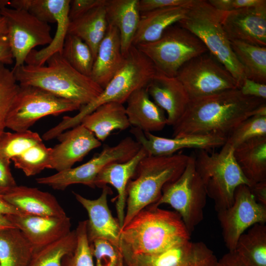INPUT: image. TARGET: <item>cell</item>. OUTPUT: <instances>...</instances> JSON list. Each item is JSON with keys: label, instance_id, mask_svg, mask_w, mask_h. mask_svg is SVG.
<instances>
[{"label": "cell", "instance_id": "obj_1", "mask_svg": "<svg viewBox=\"0 0 266 266\" xmlns=\"http://www.w3.org/2000/svg\"><path fill=\"white\" fill-rule=\"evenodd\" d=\"M266 106L265 100L244 96L238 88L191 100L172 127V136L212 133L227 138L243 121Z\"/></svg>", "mask_w": 266, "mask_h": 266}, {"label": "cell", "instance_id": "obj_2", "mask_svg": "<svg viewBox=\"0 0 266 266\" xmlns=\"http://www.w3.org/2000/svg\"><path fill=\"white\" fill-rule=\"evenodd\" d=\"M191 235L176 211L152 204L122 228L120 247L124 255H154L190 240Z\"/></svg>", "mask_w": 266, "mask_h": 266}, {"label": "cell", "instance_id": "obj_3", "mask_svg": "<svg viewBox=\"0 0 266 266\" xmlns=\"http://www.w3.org/2000/svg\"><path fill=\"white\" fill-rule=\"evenodd\" d=\"M47 65L24 64L12 69L20 86L38 87L81 106L94 100L103 89L90 76L78 72L57 53L46 61Z\"/></svg>", "mask_w": 266, "mask_h": 266}, {"label": "cell", "instance_id": "obj_4", "mask_svg": "<svg viewBox=\"0 0 266 266\" xmlns=\"http://www.w3.org/2000/svg\"><path fill=\"white\" fill-rule=\"evenodd\" d=\"M156 72L150 60L133 45L125 56L123 66L101 94L91 102L81 106L75 115L64 116L59 124L49 129V135L56 138L67 129L79 125L85 116L102 104L117 102L123 104L134 91L146 87Z\"/></svg>", "mask_w": 266, "mask_h": 266}, {"label": "cell", "instance_id": "obj_5", "mask_svg": "<svg viewBox=\"0 0 266 266\" xmlns=\"http://www.w3.org/2000/svg\"><path fill=\"white\" fill-rule=\"evenodd\" d=\"M189 159V156L181 153L168 156L147 155L140 161L135 177L129 181L127 187L123 227L141 210L158 201L164 186L180 176Z\"/></svg>", "mask_w": 266, "mask_h": 266}, {"label": "cell", "instance_id": "obj_6", "mask_svg": "<svg viewBox=\"0 0 266 266\" xmlns=\"http://www.w3.org/2000/svg\"><path fill=\"white\" fill-rule=\"evenodd\" d=\"M188 8L185 17L177 24L203 42L208 52L236 80L239 88L246 76L222 26L225 12L215 9L204 0H190Z\"/></svg>", "mask_w": 266, "mask_h": 266}, {"label": "cell", "instance_id": "obj_7", "mask_svg": "<svg viewBox=\"0 0 266 266\" xmlns=\"http://www.w3.org/2000/svg\"><path fill=\"white\" fill-rule=\"evenodd\" d=\"M233 150L225 143L219 152L196 149L193 153L196 169L217 212L233 204L234 192L238 186L251 185L236 163Z\"/></svg>", "mask_w": 266, "mask_h": 266}, {"label": "cell", "instance_id": "obj_8", "mask_svg": "<svg viewBox=\"0 0 266 266\" xmlns=\"http://www.w3.org/2000/svg\"><path fill=\"white\" fill-rule=\"evenodd\" d=\"M153 64L157 72L176 77L191 59L208 52L203 42L177 23L168 27L158 40L135 46Z\"/></svg>", "mask_w": 266, "mask_h": 266}, {"label": "cell", "instance_id": "obj_9", "mask_svg": "<svg viewBox=\"0 0 266 266\" xmlns=\"http://www.w3.org/2000/svg\"><path fill=\"white\" fill-rule=\"evenodd\" d=\"M207 195L204 185L197 172L194 157L189 156L186 166L175 181L166 184L156 206L167 204L181 217L191 233L203 219V210Z\"/></svg>", "mask_w": 266, "mask_h": 266}, {"label": "cell", "instance_id": "obj_10", "mask_svg": "<svg viewBox=\"0 0 266 266\" xmlns=\"http://www.w3.org/2000/svg\"><path fill=\"white\" fill-rule=\"evenodd\" d=\"M81 107L38 87L20 85L7 118L6 127L14 132L26 131L43 117L79 110Z\"/></svg>", "mask_w": 266, "mask_h": 266}, {"label": "cell", "instance_id": "obj_11", "mask_svg": "<svg viewBox=\"0 0 266 266\" xmlns=\"http://www.w3.org/2000/svg\"><path fill=\"white\" fill-rule=\"evenodd\" d=\"M141 148L135 139L127 136L114 146H105L100 153L80 166L58 171L50 176L37 178L35 180L39 184L58 190H64L76 184L95 188V180L103 167L112 163L129 160Z\"/></svg>", "mask_w": 266, "mask_h": 266}, {"label": "cell", "instance_id": "obj_12", "mask_svg": "<svg viewBox=\"0 0 266 266\" xmlns=\"http://www.w3.org/2000/svg\"><path fill=\"white\" fill-rule=\"evenodd\" d=\"M176 77L190 100L238 89L236 80L209 52L184 64Z\"/></svg>", "mask_w": 266, "mask_h": 266}, {"label": "cell", "instance_id": "obj_13", "mask_svg": "<svg viewBox=\"0 0 266 266\" xmlns=\"http://www.w3.org/2000/svg\"><path fill=\"white\" fill-rule=\"evenodd\" d=\"M0 15L6 21L7 36L15 62L13 68L24 65L34 47L51 42L53 37L48 23L27 11L5 7L0 9Z\"/></svg>", "mask_w": 266, "mask_h": 266}, {"label": "cell", "instance_id": "obj_14", "mask_svg": "<svg viewBox=\"0 0 266 266\" xmlns=\"http://www.w3.org/2000/svg\"><path fill=\"white\" fill-rule=\"evenodd\" d=\"M225 244L229 251L234 250L240 236L256 224L266 222V206L255 199L250 187L245 184L235 190L233 204L217 212Z\"/></svg>", "mask_w": 266, "mask_h": 266}, {"label": "cell", "instance_id": "obj_15", "mask_svg": "<svg viewBox=\"0 0 266 266\" xmlns=\"http://www.w3.org/2000/svg\"><path fill=\"white\" fill-rule=\"evenodd\" d=\"M128 266H216L218 259L203 242L190 240L154 255H127Z\"/></svg>", "mask_w": 266, "mask_h": 266}, {"label": "cell", "instance_id": "obj_16", "mask_svg": "<svg viewBox=\"0 0 266 266\" xmlns=\"http://www.w3.org/2000/svg\"><path fill=\"white\" fill-rule=\"evenodd\" d=\"M134 139L147 152L148 155L168 156L185 148L210 151L222 147L227 138L216 134H188L166 138L152 133L144 132L133 127L130 130Z\"/></svg>", "mask_w": 266, "mask_h": 266}, {"label": "cell", "instance_id": "obj_17", "mask_svg": "<svg viewBox=\"0 0 266 266\" xmlns=\"http://www.w3.org/2000/svg\"><path fill=\"white\" fill-rule=\"evenodd\" d=\"M19 229L31 245L33 253L67 234L70 231V219L25 214L6 215Z\"/></svg>", "mask_w": 266, "mask_h": 266}, {"label": "cell", "instance_id": "obj_18", "mask_svg": "<svg viewBox=\"0 0 266 266\" xmlns=\"http://www.w3.org/2000/svg\"><path fill=\"white\" fill-rule=\"evenodd\" d=\"M102 189L100 196L95 200L86 198L75 192L73 194L88 213L87 233L89 243L101 239L120 247L122 229L117 219L113 217L107 203V196L112 192L107 185Z\"/></svg>", "mask_w": 266, "mask_h": 266}, {"label": "cell", "instance_id": "obj_19", "mask_svg": "<svg viewBox=\"0 0 266 266\" xmlns=\"http://www.w3.org/2000/svg\"><path fill=\"white\" fill-rule=\"evenodd\" d=\"M222 26L230 41L266 47V3L225 12Z\"/></svg>", "mask_w": 266, "mask_h": 266}, {"label": "cell", "instance_id": "obj_20", "mask_svg": "<svg viewBox=\"0 0 266 266\" xmlns=\"http://www.w3.org/2000/svg\"><path fill=\"white\" fill-rule=\"evenodd\" d=\"M57 138L60 143L52 148L50 169L57 171L72 167L91 151L101 145L93 133L81 124Z\"/></svg>", "mask_w": 266, "mask_h": 266}, {"label": "cell", "instance_id": "obj_21", "mask_svg": "<svg viewBox=\"0 0 266 266\" xmlns=\"http://www.w3.org/2000/svg\"><path fill=\"white\" fill-rule=\"evenodd\" d=\"M146 88L153 101L166 113L167 125L173 127L183 115L190 101L182 84L176 77L156 72Z\"/></svg>", "mask_w": 266, "mask_h": 266}, {"label": "cell", "instance_id": "obj_22", "mask_svg": "<svg viewBox=\"0 0 266 266\" xmlns=\"http://www.w3.org/2000/svg\"><path fill=\"white\" fill-rule=\"evenodd\" d=\"M147 155L146 151L141 147L129 160L125 162H114L106 166L95 180L96 187L102 188L110 184L116 190L118 193L116 202L117 219L121 229L125 215L128 184L134 177L140 161Z\"/></svg>", "mask_w": 266, "mask_h": 266}, {"label": "cell", "instance_id": "obj_23", "mask_svg": "<svg viewBox=\"0 0 266 266\" xmlns=\"http://www.w3.org/2000/svg\"><path fill=\"white\" fill-rule=\"evenodd\" d=\"M1 196L21 213L46 217L66 215L53 195L36 188L17 185Z\"/></svg>", "mask_w": 266, "mask_h": 266}, {"label": "cell", "instance_id": "obj_24", "mask_svg": "<svg viewBox=\"0 0 266 266\" xmlns=\"http://www.w3.org/2000/svg\"><path fill=\"white\" fill-rule=\"evenodd\" d=\"M125 60L119 31L108 25L98 48L90 77L103 89L123 66Z\"/></svg>", "mask_w": 266, "mask_h": 266}, {"label": "cell", "instance_id": "obj_25", "mask_svg": "<svg viewBox=\"0 0 266 266\" xmlns=\"http://www.w3.org/2000/svg\"><path fill=\"white\" fill-rule=\"evenodd\" d=\"M126 102V113L133 127L152 133L161 131L167 125L165 111L151 100L146 87L134 91Z\"/></svg>", "mask_w": 266, "mask_h": 266}, {"label": "cell", "instance_id": "obj_26", "mask_svg": "<svg viewBox=\"0 0 266 266\" xmlns=\"http://www.w3.org/2000/svg\"><path fill=\"white\" fill-rule=\"evenodd\" d=\"M104 7L108 25L119 31L122 54L133 46L140 17L139 0H105Z\"/></svg>", "mask_w": 266, "mask_h": 266}, {"label": "cell", "instance_id": "obj_27", "mask_svg": "<svg viewBox=\"0 0 266 266\" xmlns=\"http://www.w3.org/2000/svg\"><path fill=\"white\" fill-rule=\"evenodd\" d=\"M188 2L140 13L139 24L133 39V45L158 40L170 26L183 19L188 11Z\"/></svg>", "mask_w": 266, "mask_h": 266}, {"label": "cell", "instance_id": "obj_28", "mask_svg": "<svg viewBox=\"0 0 266 266\" xmlns=\"http://www.w3.org/2000/svg\"><path fill=\"white\" fill-rule=\"evenodd\" d=\"M80 124L100 142L104 141L113 131L125 130L131 126L125 107L117 102H108L98 106L85 116Z\"/></svg>", "mask_w": 266, "mask_h": 266}, {"label": "cell", "instance_id": "obj_29", "mask_svg": "<svg viewBox=\"0 0 266 266\" xmlns=\"http://www.w3.org/2000/svg\"><path fill=\"white\" fill-rule=\"evenodd\" d=\"M233 157L251 185L266 181V136L241 143L234 149Z\"/></svg>", "mask_w": 266, "mask_h": 266}, {"label": "cell", "instance_id": "obj_30", "mask_svg": "<svg viewBox=\"0 0 266 266\" xmlns=\"http://www.w3.org/2000/svg\"><path fill=\"white\" fill-rule=\"evenodd\" d=\"M47 2L57 23L55 35L51 42L44 48L40 50H33L27 56L25 64L42 66L53 54L57 53L62 54L70 23L68 13L70 0H47Z\"/></svg>", "mask_w": 266, "mask_h": 266}, {"label": "cell", "instance_id": "obj_31", "mask_svg": "<svg viewBox=\"0 0 266 266\" xmlns=\"http://www.w3.org/2000/svg\"><path fill=\"white\" fill-rule=\"evenodd\" d=\"M103 4L70 21L68 33L81 39L91 49L94 60L108 26Z\"/></svg>", "mask_w": 266, "mask_h": 266}, {"label": "cell", "instance_id": "obj_32", "mask_svg": "<svg viewBox=\"0 0 266 266\" xmlns=\"http://www.w3.org/2000/svg\"><path fill=\"white\" fill-rule=\"evenodd\" d=\"M33 249L17 228L0 231V266H30Z\"/></svg>", "mask_w": 266, "mask_h": 266}, {"label": "cell", "instance_id": "obj_33", "mask_svg": "<svg viewBox=\"0 0 266 266\" xmlns=\"http://www.w3.org/2000/svg\"><path fill=\"white\" fill-rule=\"evenodd\" d=\"M234 250L249 266H266V225L256 224L239 237Z\"/></svg>", "mask_w": 266, "mask_h": 266}, {"label": "cell", "instance_id": "obj_34", "mask_svg": "<svg viewBox=\"0 0 266 266\" xmlns=\"http://www.w3.org/2000/svg\"><path fill=\"white\" fill-rule=\"evenodd\" d=\"M231 43L246 78L266 84V47L237 40Z\"/></svg>", "mask_w": 266, "mask_h": 266}, {"label": "cell", "instance_id": "obj_35", "mask_svg": "<svg viewBox=\"0 0 266 266\" xmlns=\"http://www.w3.org/2000/svg\"><path fill=\"white\" fill-rule=\"evenodd\" d=\"M75 230L33 253L30 266H62L64 257L75 249Z\"/></svg>", "mask_w": 266, "mask_h": 266}, {"label": "cell", "instance_id": "obj_36", "mask_svg": "<svg viewBox=\"0 0 266 266\" xmlns=\"http://www.w3.org/2000/svg\"><path fill=\"white\" fill-rule=\"evenodd\" d=\"M62 54L74 69L90 77L94 58L91 49L81 39L67 33Z\"/></svg>", "mask_w": 266, "mask_h": 266}, {"label": "cell", "instance_id": "obj_37", "mask_svg": "<svg viewBox=\"0 0 266 266\" xmlns=\"http://www.w3.org/2000/svg\"><path fill=\"white\" fill-rule=\"evenodd\" d=\"M51 152L52 148L46 147L42 142L13 158L11 161L27 176H31L45 168H50Z\"/></svg>", "mask_w": 266, "mask_h": 266}, {"label": "cell", "instance_id": "obj_38", "mask_svg": "<svg viewBox=\"0 0 266 266\" xmlns=\"http://www.w3.org/2000/svg\"><path fill=\"white\" fill-rule=\"evenodd\" d=\"M41 142L42 139L39 134L30 130L14 133L4 132L0 136V157L11 161L13 158Z\"/></svg>", "mask_w": 266, "mask_h": 266}, {"label": "cell", "instance_id": "obj_39", "mask_svg": "<svg viewBox=\"0 0 266 266\" xmlns=\"http://www.w3.org/2000/svg\"><path fill=\"white\" fill-rule=\"evenodd\" d=\"M19 88L12 70L0 64V136L5 132L7 118Z\"/></svg>", "mask_w": 266, "mask_h": 266}, {"label": "cell", "instance_id": "obj_40", "mask_svg": "<svg viewBox=\"0 0 266 266\" xmlns=\"http://www.w3.org/2000/svg\"><path fill=\"white\" fill-rule=\"evenodd\" d=\"M266 136V115L256 114L243 121L227 137L233 149L252 138Z\"/></svg>", "mask_w": 266, "mask_h": 266}, {"label": "cell", "instance_id": "obj_41", "mask_svg": "<svg viewBox=\"0 0 266 266\" xmlns=\"http://www.w3.org/2000/svg\"><path fill=\"white\" fill-rule=\"evenodd\" d=\"M75 231L77 236L75 249L64 257L62 266H95L87 237V220L80 221Z\"/></svg>", "mask_w": 266, "mask_h": 266}, {"label": "cell", "instance_id": "obj_42", "mask_svg": "<svg viewBox=\"0 0 266 266\" xmlns=\"http://www.w3.org/2000/svg\"><path fill=\"white\" fill-rule=\"evenodd\" d=\"M90 244L95 259V266H128L118 246L101 239H96Z\"/></svg>", "mask_w": 266, "mask_h": 266}, {"label": "cell", "instance_id": "obj_43", "mask_svg": "<svg viewBox=\"0 0 266 266\" xmlns=\"http://www.w3.org/2000/svg\"><path fill=\"white\" fill-rule=\"evenodd\" d=\"M9 6L12 8L27 11L41 21L56 23L49 8L47 0H11Z\"/></svg>", "mask_w": 266, "mask_h": 266}, {"label": "cell", "instance_id": "obj_44", "mask_svg": "<svg viewBox=\"0 0 266 266\" xmlns=\"http://www.w3.org/2000/svg\"><path fill=\"white\" fill-rule=\"evenodd\" d=\"M105 0H70L69 9L70 21L74 20L91 9L99 6Z\"/></svg>", "mask_w": 266, "mask_h": 266}, {"label": "cell", "instance_id": "obj_45", "mask_svg": "<svg viewBox=\"0 0 266 266\" xmlns=\"http://www.w3.org/2000/svg\"><path fill=\"white\" fill-rule=\"evenodd\" d=\"M11 161L0 157V195L2 196L17 185L11 169Z\"/></svg>", "mask_w": 266, "mask_h": 266}, {"label": "cell", "instance_id": "obj_46", "mask_svg": "<svg viewBox=\"0 0 266 266\" xmlns=\"http://www.w3.org/2000/svg\"><path fill=\"white\" fill-rule=\"evenodd\" d=\"M238 89L244 96L266 100V84L245 78L242 81Z\"/></svg>", "mask_w": 266, "mask_h": 266}, {"label": "cell", "instance_id": "obj_47", "mask_svg": "<svg viewBox=\"0 0 266 266\" xmlns=\"http://www.w3.org/2000/svg\"><path fill=\"white\" fill-rule=\"evenodd\" d=\"M189 0H139L140 13L167 7L183 5Z\"/></svg>", "mask_w": 266, "mask_h": 266}, {"label": "cell", "instance_id": "obj_48", "mask_svg": "<svg viewBox=\"0 0 266 266\" xmlns=\"http://www.w3.org/2000/svg\"><path fill=\"white\" fill-rule=\"evenodd\" d=\"M216 266H249L235 251H229L218 260Z\"/></svg>", "mask_w": 266, "mask_h": 266}, {"label": "cell", "instance_id": "obj_49", "mask_svg": "<svg viewBox=\"0 0 266 266\" xmlns=\"http://www.w3.org/2000/svg\"><path fill=\"white\" fill-rule=\"evenodd\" d=\"M14 58L10 47L7 34L0 35V64L11 65Z\"/></svg>", "mask_w": 266, "mask_h": 266}, {"label": "cell", "instance_id": "obj_50", "mask_svg": "<svg viewBox=\"0 0 266 266\" xmlns=\"http://www.w3.org/2000/svg\"><path fill=\"white\" fill-rule=\"evenodd\" d=\"M249 187L256 200L266 206V181L255 183Z\"/></svg>", "mask_w": 266, "mask_h": 266}, {"label": "cell", "instance_id": "obj_51", "mask_svg": "<svg viewBox=\"0 0 266 266\" xmlns=\"http://www.w3.org/2000/svg\"><path fill=\"white\" fill-rule=\"evenodd\" d=\"M266 3V0H232V11L258 6Z\"/></svg>", "mask_w": 266, "mask_h": 266}, {"label": "cell", "instance_id": "obj_52", "mask_svg": "<svg viewBox=\"0 0 266 266\" xmlns=\"http://www.w3.org/2000/svg\"><path fill=\"white\" fill-rule=\"evenodd\" d=\"M21 214L16 208L6 201L0 195V214L3 215Z\"/></svg>", "mask_w": 266, "mask_h": 266}, {"label": "cell", "instance_id": "obj_53", "mask_svg": "<svg viewBox=\"0 0 266 266\" xmlns=\"http://www.w3.org/2000/svg\"><path fill=\"white\" fill-rule=\"evenodd\" d=\"M15 228L16 227L7 218L6 215L0 214V231Z\"/></svg>", "mask_w": 266, "mask_h": 266}, {"label": "cell", "instance_id": "obj_54", "mask_svg": "<svg viewBox=\"0 0 266 266\" xmlns=\"http://www.w3.org/2000/svg\"><path fill=\"white\" fill-rule=\"evenodd\" d=\"M7 29L4 18L0 15V35L7 34Z\"/></svg>", "mask_w": 266, "mask_h": 266}, {"label": "cell", "instance_id": "obj_55", "mask_svg": "<svg viewBox=\"0 0 266 266\" xmlns=\"http://www.w3.org/2000/svg\"><path fill=\"white\" fill-rule=\"evenodd\" d=\"M9 0H0V9L9 6Z\"/></svg>", "mask_w": 266, "mask_h": 266}]
</instances>
